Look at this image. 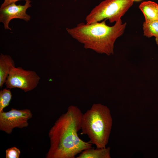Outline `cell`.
<instances>
[{
  "label": "cell",
  "instance_id": "3957f363",
  "mask_svg": "<svg viewBox=\"0 0 158 158\" xmlns=\"http://www.w3.org/2000/svg\"><path fill=\"white\" fill-rule=\"evenodd\" d=\"M113 120L110 110L100 104H94L82 116L81 134L87 135L97 148L106 147L112 128Z\"/></svg>",
  "mask_w": 158,
  "mask_h": 158
},
{
  "label": "cell",
  "instance_id": "8992f818",
  "mask_svg": "<svg viewBox=\"0 0 158 158\" xmlns=\"http://www.w3.org/2000/svg\"><path fill=\"white\" fill-rule=\"evenodd\" d=\"M32 117V112L28 109L19 110L12 108L8 111L0 112V130L11 134L15 128L28 127V121Z\"/></svg>",
  "mask_w": 158,
  "mask_h": 158
},
{
  "label": "cell",
  "instance_id": "30bf717a",
  "mask_svg": "<svg viewBox=\"0 0 158 158\" xmlns=\"http://www.w3.org/2000/svg\"><path fill=\"white\" fill-rule=\"evenodd\" d=\"M77 158H111L110 147L95 149L92 147L82 151Z\"/></svg>",
  "mask_w": 158,
  "mask_h": 158
},
{
  "label": "cell",
  "instance_id": "9a60e30c",
  "mask_svg": "<svg viewBox=\"0 0 158 158\" xmlns=\"http://www.w3.org/2000/svg\"><path fill=\"white\" fill-rule=\"evenodd\" d=\"M155 41H156V44L158 46V37H155Z\"/></svg>",
  "mask_w": 158,
  "mask_h": 158
},
{
  "label": "cell",
  "instance_id": "2e32d148",
  "mask_svg": "<svg viewBox=\"0 0 158 158\" xmlns=\"http://www.w3.org/2000/svg\"><path fill=\"white\" fill-rule=\"evenodd\" d=\"M133 0V1H140V0Z\"/></svg>",
  "mask_w": 158,
  "mask_h": 158
},
{
  "label": "cell",
  "instance_id": "4fadbf2b",
  "mask_svg": "<svg viewBox=\"0 0 158 158\" xmlns=\"http://www.w3.org/2000/svg\"><path fill=\"white\" fill-rule=\"evenodd\" d=\"M20 153L19 149L15 147L8 148L6 150V158H19Z\"/></svg>",
  "mask_w": 158,
  "mask_h": 158
},
{
  "label": "cell",
  "instance_id": "7a4b0ae2",
  "mask_svg": "<svg viewBox=\"0 0 158 158\" xmlns=\"http://www.w3.org/2000/svg\"><path fill=\"white\" fill-rule=\"evenodd\" d=\"M105 21L89 24L82 22L66 30L71 37L83 44L85 48L110 55L113 54L114 43L123 33L126 23H123L120 19L113 26H109Z\"/></svg>",
  "mask_w": 158,
  "mask_h": 158
},
{
  "label": "cell",
  "instance_id": "9c48e42d",
  "mask_svg": "<svg viewBox=\"0 0 158 158\" xmlns=\"http://www.w3.org/2000/svg\"><path fill=\"white\" fill-rule=\"evenodd\" d=\"M139 8L143 13L145 22L158 20V5L151 1L142 2Z\"/></svg>",
  "mask_w": 158,
  "mask_h": 158
},
{
  "label": "cell",
  "instance_id": "6da1fadb",
  "mask_svg": "<svg viewBox=\"0 0 158 158\" xmlns=\"http://www.w3.org/2000/svg\"><path fill=\"white\" fill-rule=\"evenodd\" d=\"M83 114L77 107L71 105L55 121L49 132L50 146L46 158H74L92 147L90 141H85L78 135Z\"/></svg>",
  "mask_w": 158,
  "mask_h": 158
},
{
  "label": "cell",
  "instance_id": "277c9868",
  "mask_svg": "<svg viewBox=\"0 0 158 158\" xmlns=\"http://www.w3.org/2000/svg\"><path fill=\"white\" fill-rule=\"evenodd\" d=\"M132 0H105L95 6L87 16L86 23L89 24L108 20L110 23L121 19L132 6Z\"/></svg>",
  "mask_w": 158,
  "mask_h": 158
},
{
  "label": "cell",
  "instance_id": "7c38bea8",
  "mask_svg": "<svg viewBox=\"0 0 158 158\" xmlns=\"http://www.w3.org/2000/svg\"><path fill=\"white\" fill-rule=\"evenodd\" d=\"M12 95L9 89H4L0 91V112L3 111L5 107L9 106Z\"/></svg>",
  "mask_w": 158,
  "mask_h": 158
},
{
  "label": "cell",
  "instance_id": "8fae6325",
  "mask_svg": "<svg viewBox=\"0 0 158 158\" xmlns=\"http://www.w3.org/2000/svg\"><path fill=\"white\" fill-rule=\"evenodd\" d=\"M142 25L144 36L148 37L153 36L155 37H158V20L145 21Z\"/></svg>",
  "mask_w": 158,
  "mask_h": 158
},
{
  "label": "cell",
  "instance_id": "5b68a950",
  "mask_svg": "<svg viewBox=\"0 0 158 158\" xmlns=\"http://www.w3.org/2000/svg\"><path fill=\"white\" fill-rule=\"evenodd\" d=\"M40 79V77L35 71L14 67L11 71L5 84L7 88H18L26 92L35 88Z\"/></svg>",
  "mask_w": 158,
  "mask_h": 158
},
{
  "label": "cell",
  "instance_id": "52a82bcc",
  "mask_svg": "<svg viewBox=\"0 0 158 158\" xmlns=\"http://www.w3.org/2000/svg\"><path fill=\"white\" fill-rule=\"evenodd\" d=\"M31 2L30 0L26 1L23 5H17L15 3H13L0 8V22L3 24L5 30H11L9 26V24L12 19H20L26 22L30 20L31 16L26 13V11L32 6Z\"/></svg>",
  "mask_w": 158,
  "mask_h": 158
},
{
  "label": "cell",
  "instance_id": "ba28073f",
  "mask_svg": "<svg viewBox=\"0 0 158 158\" xmlns=\"http://www.w3.org/2000/svg\"><path fill=\"white\" fill-rule=\"evenodd\" d=\"M15 67L14 61L9 55L1 54L0 55V87L5 83L12 68Z\"/></svg>",
  "mask_w": 158,
  "mask_h": 158
},
{
  "label": "cell",
  "instance_id": "5bb4252c",
  "mask_svg": "<svg viewBox=\"0 0 158 158\" xmlns=\"http://www.w3.org/2000/svg\"><path fill=\"white\" fill-rule=\"evenodd\" d=\"M22 0H4L3 3L1 4L0 8H2L7 6L13 3H16L17 1ZM25 1L28 0H22Z\"/></svg>",
  "mask_w": 158,
  "mask_h": 158
}]
</instances>
